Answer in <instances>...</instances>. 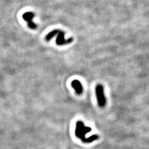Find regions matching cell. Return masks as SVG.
I'll return each instance as SVG.
<instances>
[{"mask_svg":"<svg viewBox=\"0 0 149 149\" xmlns=\"http://www.w3.org/2000/svg\"><path fill=\"white\" fill-rule=\"evenodd\" d=\"M92 129L90 127H87L82 121L78 120L76 123L75 130H74V135L75 136L85 143H90L93 142L97 141L99 139V136L97 134L92 135L89 137H86V135L88 132H90Z\"/></svg>","mask_w":149,"mask_h":149,"instance_id":"6da1fadb","label":"cell"},{"mask_svg":"<svg viewBox=\"0 0 149 149\" xmlns=\"http://www.w3.org/2000/svg\"><path fill=\"white\" fill-rule=\"evenodd\" d=\"M55 36L57 37V38H56V44L60 46L70 44L73 41L72 38H69L67 39H65L64 32L60 29H54L49 32L45 37V40L50 41Z\"/></svg>","mask_w":149,"mask_h":149,"instance_id":"7a4b0ae2","label":"cell"},{"mask_svg":"<svg viewBox=\"0 0 149 149\" xmlns=\"http://www.w3.org/2000/svg\"><path fill=\"white\" fill-rule=\"evenodd\" d=\"M95 93L97 104L101 108H104L106 104V97L105 96L104 87L101 84H97L96 86Z\"/></svg>","mask_w":149,"mask_h":149,"instance_id":"3957f363","label":"cell"},{"mask_svg":"<svg viewBox=\"0 0 149 149\" xmlns=\"http://www.w3.org/2000/svg\"><path fill=\"white\" fill-rule=\"evenodd\" d=\"M34 16L35 15L32 12H26L22 15V18L27 22L28 27L31 29H36L37 27V25L32 21Z\"/></svg>","mask_w":149,"mask_h":149,"instance_id":"277c9868","label":"cell"},{"mask_svg":"<svg viewBox=\"0 0 149 149\" xmlns=\"http://www.w3.org/2000/svg\"><path fill=\"white\" fill-rule=\"evenodd\" d=\"M71 85L78 95H81L83 92V87L80 81L74 80L72 81Z\"/></svg>","mask_w":149,"mask_h":149,"instance_id":"5b68a950","label":"cell"}]
</instances>
